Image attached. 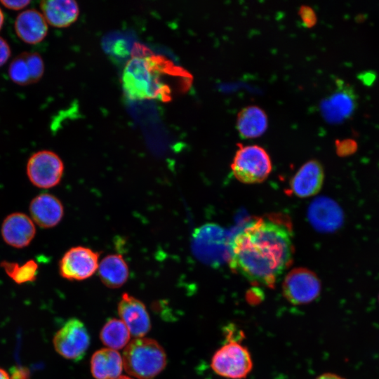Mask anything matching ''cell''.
I'll return each mask as SVG.
<instances>
[{
  "label": "cell",
  "mask_w": 379,
  "mask_h": 379,
  "mask_svg": "<svg viewBox=\"0 0 379 379\" xmlns=\"http://www.w3.org/2000/svg\"><path fill=\"white\" fill-rule=\"evenodd\" d=\"M117 379H133L130 377H128V376H126V375H122V376H119L118 378Z\"/></svg>",
  "instance_id": "1f68e13d"
},
{
  "label": "cell",
  "mask_w": 379,
  "mask_h": 379,
  "mask_svg": "<svg viewBox=\"0 0 379 379\" xmlns=\"http://www.w3.org/2000/svg\"><path fill=\"white\" fill-rule=\"evenodd\" d=\"M10 379H30L29 371L21 366H13L11 368Z\"/></svg>",
  "instance_id": "d4e9b609"
},
{
  "label": "cell",
  "mask_w": 379,
  "mask_h": 379,
  "mask_svg": "<svg viewBox=\"0 0 379 379\" xmlns=\"http://www.w3.org/2000/svg\"><path fill=\"white\" fill-rule=\"evenodd\" d=\"M4 22V15L2 12V10L0 8V30L3 26Z\"/></svg>",
  "instance_id": "4dcf8cb0"
},
{
  "label": "cell",
  "mask_w": 379,
  "mask_h": 379,
  "mask_svg": "<svg viewBox=\"0 0 379 379\" xmlns=\"http://www.w3.org/2000/svg\"><path fill=\"white\" fill-rule=\"evenodd\" d=\"M44 72V61L36 53H21L12 60L8 67L11 79L22 86L37 82Z\"/></svg>",
  "instance_id": "5bb4252c"
},
{
  "label": "cell",
  "mask_w": 379,
  "mask_h": 379,
  "mask_svg": "<svg viewBox=\"0 0 379 379\" xmlns=\"http://www.w3.org/2000/svg\"><path fill=\"white\" fill-rule=\"evenodd\" d=\"M10 56V46L7 41L0 36V67L7 62Z\"/></svg>",
  "instance_id": "484cf974"
},
{
  "label": "cell",
  "mask_w": 379,
  "mask_h": 379,
  "mask_svg": "<svg viewBox=\"0 0 379 379\" xmlns=\"http://www.w3.org/2000/svg\"><path fill=\"white\" fill-rule=\"evenodd\" d=\"M234 177L244 183L263 182L272 171L267 152L258 145H240L231 164Z\"/></svg>",
  "instance_id": "277c9868"
},
{
  "label": "cell",
  "mask_w": 379,
  "mask_h": 379,
  "mask_svg": "<svg viewBox=\"0 0 379 379\" xmlns=\"http://www.w3.org/2000/svg\"><path fill=\"white\" fill-rule=\"evenodd\" d=\"M316 379H345V378L335 373H325L318 376Z\"/></svg>",
  "instance_id": "f1b7e54d"
},
{
  "label": "cell",
  "mask_w": 379,
  "mask_h": 379,
  "mask_svg": "<svg viewBox=\"0 0 379 379\" xmlns=\"http://www.w3.org/2000/svg\"><path fill=\"white\" fill-rule=\"evenodd\" d=\"M345 93H336L323 107L327 118L337 120L347 116L352 110L353 100Z\"/></svg>",
  "instance_id": "cb8c5ba5"
},
{
  "label": "cell",
  "mask_w": 379,
  "mask_h": 379,
  "mask_svg": "<svg viewBox=\"0 0 379 379\" xmlns=\"http://www.w3.org/2000/svg\"><path fill=\"white\" fill-rule=\"evenodd\" d=\"M0 266L6 274L16 284H22L34 281L37 276L38 265L34 260H29L22 265L15 262L4 260Z\"/></svg>",
  "instance_id": "603a6c76"
},
{
  "label": "cell",
  "mask_w": 379,
  "mask_h": 379,
  "mask_svg": "<svg viewBox=\"0 0 379 379\" xmlns=\"http://www.w3.org/2000/svg\"><path fill=\"white\" fill-rule=\"evenodd\" d=\"M1 3L4 6H6V8H8L9 9L18 11V10H21V9L24 8L28 4H29L30 1H25V0H21V1H6V0H1Z\"/></svg>",
  "instance_id": "83f0119b"
},
{
  "label": "cell",
  "mask_w": 379,
  "mask_h": 379,
  "mask_svg": "<svg viewBox=\"0 0 379 379\" xmlns=\"http://www.w3.org/2000/svg\"><path fill=\"white\" fill-rule=\"evenodd\" d=\"M227 340L213 354L211 367L217 375L226 378H245L253 368L251 354L239 340Z\"/></svg>",
  "instance_id": "5b68a950"
},
{
  "label": "cell",
  "mask_w": 379,
  "mask_h": 379,
  "mask_svg": "<svg viewBox=\"0 0 379 379\" xmlns=\"http://www.w3.org/2000/svg\"><path fill=\"white\" fill-rule=\"evenodd\" d=\"M378 301H379V295H378Z\"/></svg>",
  "instance_id": "d6a6232c"
},
{
  "label": "cell",
  "mask_w": 379,
  "mask_h": 379,
  "mask_svg": "<svg viewBox=\"0 0 379 379\" xmlns=\"http://www.w3.org/2000/svg\"><path fill=\"white\" fill-rule=\"evenodd\" d=\"M1 234L8 245L22 248L29 246L34 238L36 227L30 217L23 213L16 212L5 218L1 225Z\"/></svg>",
  "instance_id": "7c38bea8"
},
{
  "label": "cell",
  "mask_w": 379,
  "mask_h": 379,
  "mask_svg": "<svg viewBox=\"0 0 379 379\" xmlns=\"http://www.w3.org/2000/svg\"><path fill=\"white\" fill-rule=\"evenodd\" d=\"M180 75H185V71L163 56L133 55L123 72V89L131 100L169 101L173 90L168 80Z\"/></svg>",
  "instance_id": "7a4b0ae2"
},
{
  "label": "cell",
  "mask_w": 379,
  "mask_h": 379,
  "mask_svg": "<svg viewBox=\"0 0 379 379\" xmlns=\"http://www.w3.org/2000/svg\"><path fill=\"white\" fill-rule=\"evenodd\" d=\"M300 15L303 22L307 26H311L315 23V15L314 11L309 7L302 6L300 9Z\"/></svg>",
  "instance_id": "4316f807"
},
{
  "label": "cell",
  "mask_w": 379,
  "mask_h": 379,
  "mask_svg": "<svg viewBox=\"0 0 379 379\" xmlns=\"http://www.w3.org/2000/svg\"><path fill=\"white\" fill-rule=\"evenodd\" d=\"M308 217L315 229L331 232L343 222V212L338 204L326 197L315 199L310 206Z\"/></svg>",
  "instance_id": "2e32d148"
},
{
  "label": "cell",
  "mask_w": 379,
  "mask_h": 379,
  "mask_svg": "<svg viewBox=\"0 0 379 379\" xmlns=\"http://www.w3.org/2000/svg\"><path fill=\"white\" fill-rule=\"evenodd\" d=\"M102 283L110 288L122 286L129 277V267L124 257L118 253L109 254L99 262L98 269Z\"/></svg>",
  "instance_id": "d6986e66"
},
{
  "label": "cell",
  "mask_w": 379,
  "mask_h": 379,
  "mask_svg": "<svg viewBox=\"0 0 379 379\" xmlns=\"http://www.w3.org/2000/svg\"><path fill=\"white\" fill-rule=\"evenodd\" d=\"M64 164L60 157L50 150L34 153L28 159L26 172L34 186L49 189L58 185L63 175Z\"/></svg>",
  "instance_id": "ba28073f"
},
{
  "label": "cell",
  "mask_w": 379,
  "mask_h": 379,
  "mask_svg": "<svg viewBox=\"0 0 379 379\" xmlns=\"http://www.w3.org/2000/svg\"><path fill=\"white\" fill-rule=\"evenodd\" d=\"M123 359L114 350L96 351L91 359V371L95 379H117L123 370Z\"/></svg>",
  "instance_id": "ffe728a7"
},
{
  "label": "cell",
  "mask_w": 379,
  "mask_h": 379,
  "mask_svg": "<svg viewBox=\"0 0 379 379\" xmlns=\"http://www.w3.org/2000/svg\"><path fill=\"white\" fill-rule=\"evenodd\" d=\"M0 379H10L8 372L1 368H0Z\"/></svg>",
  "instance_id": "f546056e"
},
{
  "label": "cell",
  "mask_w": 379,
  "mask_h": 379,
  "mask_svg": "<svg viewBox=\"0 0 379 379\" xmlns=\"http://www.w3.org/2000/svg\"><path fill=\"white\" fill-rule=\"evenodd\" d=\"M267 127V115L259 107H246L237 115V128L242 138H252L260 136Z\"/></svg>",
  "instance_id": "44dd1931"
},
{
  "label": "cell",
  "mask_w": 379,
  "mask_h": 379,
  "mask_svg": "<svg viewBox=\"0 0 379 379\" xmlns=\"http://www.w3.org/2000/svg\"><path fill=\"white\" fill-rule=\"evenodd\" d=\"M282 291L284 298L291 304H307L319 296L321 282L312 271L303 267L295 268L285 277Z\"/></svg>",
  "instance_id": "30bf717a"
},
{
  "label": "cell",
  "mask_w": 379,
  "mask_h": 379,
  "mask_svg": "<svg viewBox=\"0 0 379 379\" xmlns=\"http://www.w3.org/2000/svg\"><path fill=\"white\" fill-rule=\"evenodd\" d=\"M324 178L321 164L317 160H310L303 164L291 179V192L302 198L314 196L321 190Z\"/></svg>",
  "instance_id": "9a60e30c"
},
{
  "label": "cell",
  "mask_w": 379,
  "mask_h": 379,
  "mask_svg": "<svg viewBox=\"0 0 379 379\" xmlns=\"http://www.w3.org/2000/svg\"><path fill=\"white\" fill-rule=\"evenodd\" d=\"M15 30L22 41L27 44H35L46 37L48 24L42 13L36 9H28L17 16Z\"/></svg>",
  "instance_id": "e0dca14e"
},
{
  "label": "cell",
  "mask_w": 379,
  "mask_h": 379,
  "mask_svg": "<svg viewBox=\"0 0 379 379\" xmlns=\"http://www.w3.org/2000/svg\"><path fill=\"white\" fill-rule=\"evenodd\" d=\"M55 351L66 359L79 361L90 345V335L84 324L77 318L68 319L53 338Z\"/></svg>",
  "instance_id": "52a82bcc"
},
{
  "label": "cell",
  "mask_w": 379,
  "mask_h": 379,
  "mask_svg": "<svg viewBox=\"0 0 379 379\" xmlns=\"http://www.w3.org/2000/svg\"><path fill=\"white\" fill-rule=\"evenodd\" d=\"M40 7L46 22L58 28L69 26L79 14V6L72 0L42 1Z\"/></svg>",
  "instance_id": "ac0fdd59"
},
{
  "label": "cell",
  "mask_w": 379,
  "mask_h": 379,
  "mask_svg": "<svg viewBox=\"0 0 379 379\" xmlns=\"http://www.w3.org/2000/svg\"><path fill=\"white\" fill-rule=\"evenodd\" d=\"M126 371L138 379H152L166 367L164 349L155 340L136 338L126 347L123 354Z\"/></svg>",
  "instance_id": "3957f363"
},
{
  "label": "cell",
  "mask_w": 379,
  "mask_h": 379,
  "mask_svg": "<svg viewBox=\"0 0 379 379\" xmlns=\"http://www.w3.org/2000/svg\"><path fill=\"white\" fill-rule=\"evenodd\" d=\"M230 240L225 231L215 224H207L195 231L192 248L196 256L212 266L228 261Z\"/></svg>",
  "instance_id": "8992f818"
},
{
  "label": "cell",
  "mask_w": 379,
  "mask_h": 379,
  "mask_svg": "<svg viewBox=\"0 0 379 379\" xmlns=\"http://www.w3.org/2000/svg\"><path fill=\"white\" fill-rule=\"evenodd\" d=\"M100 338L108 348L114 350H120L128 345L130 332L121 320L112 318L102 326Z\"/></svg>",
  "instance_id": "7402d4cb"
},
{
  "label": "cell",
  "mask_w": 379,
  "mask_h": 379,
  "mask_svg": "<svg viewBox=\"0 0 379 379\" xmlns=\"http://www.w3.org/2000/svg\"><path fill=\"white\" fill-rule=\"evenodd\" d=\"M118 313L133 336L142 338L149 331V313L145 304L138 298L123 293L118 304Z\"/></svg>",
  "instance_id": "8fae6325"
},
{
  "label": "cell",
  "mask_w": 379,
  "mask_h": 379,
  "mask_svg": "<svg viewBox=\"0 0 379 379\" xmlns=\"http://www.w3.org/2000/svg\"><path fill=\"white\" fill-rule=\"evenodd\" d=\"M100 252L77 246L68 249L59 261L60 276L69 281H83L91 277L99 266Z\"/></svg>",
  "instance_id": "9c48e42d"
},
{
  "label": "cell",
  "mask_w": 379,
  "mask_h": 379,
  "mask_svg": "<svg viewBox=\"0 0 379 379\" xmlns=\"http://www.w3.org/2000/svg\"><path fill=\"white\" fill-rule=\"evenodd\" d=\"M29 210L33 222L42 228L56 226L64 215L62 202L58 197L49 193H41L33 198Z\"/></svg>",
  "instance_id": "4fadbf2b"
},
{
  "label": "cell",
  "mask_w": 379,
  "mask_h": 379,
  "mask_svg": "<svg viewBox=\"0 0 379 379\" xmlns=\"http://www.w3.org/2000/svg\"><path fill=\"white\" fill-rule=\"evenodd\" d=\"M293 253L291 220L274 213L252 222L230 240L228 263L251 284L273 288L292 264Z\"/></svg>",
  "instance_id": "6da1fadb"
}]
</instances>
